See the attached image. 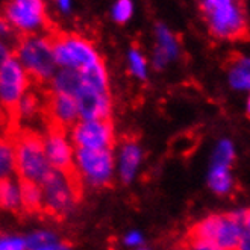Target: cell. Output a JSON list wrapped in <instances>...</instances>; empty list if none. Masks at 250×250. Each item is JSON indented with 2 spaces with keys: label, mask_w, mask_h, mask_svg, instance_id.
<instances>
[{
  "label": "cell",
  "mask_w": 250,
  "mask_h": 250,
  "mask_svg": "<svg viewBox=\"0 0 250 250\" xmlns=\"http://www.w3.org/2000/svg\"><path fill=\"white\" fill-rule=\"evenodd\" d=\"M200 12L214 37L229 41L250 40V24L243 2L208 0L200 3Z\"/></svg>",
  "instance_id": "1"
},
{
  "label": "cell",
  "mask_w": 250,
  "mask_h": 250,
  "mask_svg": "<svg viewBox=\"0 0 250 250\" xmlns=\"http://www.w3.org/2000/svg\"><path fill=\"white\" fill-rule=\"evenodd\" d=\"M8 135H11L14 141L16 173L19 179H27L41 185L44 179L53 171L46 156L44 138L38 132L23 127Z\"/></svg>",
  "instance_id": "2"
},
{
  "label": "cell",
  "mask_w": 250,
  "mask_h": 250,
  "mask_svg": "<svg viewBox=\"0 0 250 250\" xmlns=\"http://www.w3.org/2000/svg\"><path fill=\"white\" fill-rule=\"evenodd\" d=\"M12 56L20 62L31 81L49 83L55 76V58L47 35H20L12 49Z\"/></svg>",
  "instance_id": "3"
},
{
  "label": "cell",
  "mask_w": 250,
  "mask_h": 250,
  "mask_svg": "<svg viewBox=\"0 0 250 250\" xmlns=\"http://www.w3.org/2000/svg\"><path fill=\"white\" fill-rule=\"evenodd\" d=\"M47 38L50 41L56 65L82 71L102 60L93 44L78 34L53 29L47 34Z\"/></svg>",
  "instance_id": "4"
},
{
  "label": "cell",
  "mask_w": 250,
  "mask_h": 250,
  "mask_svg": "<svg viewBox=\"0 0 250 250\" xmlns=\"http://www.w3.org/2000/svg\"><path fill=\"white\" fill-rule=\"evenodd\" d=\"M5 17L20 35H37V29L53 31L47 8L40 0H16L5 6Z\"/></svg>",
  "instance_id": "5"
},
{
  "label": "cell",
  "mask_w": 250,
  "mask_h": 250,
  "mask_svg": "<svg viewBox=\"0 0 250 250\" xmlns=\"http://www.w3.org/2000/svg\"><path fill=\"white\" fill-rule=\"evenodd\" d=\"M31 79L14 56L0 65V108L11 119L16 112L20 99L27 91Z\"/></svg>",
  "instance_id": "6"
},
{
  "label": "cell",
  "mask_w": 250,
  "mask_h": 250,
  "mask_svg": "<svg viewBox=\"0 0 250 250\" xmlns=\"http://www.w3.org/2000/svg\"><path fill=\"white\" fill-rule=\"evenodd\" d=\"M40 187L42 191V214H47L56 222H62L73 207L79 203L65 178L55 170Z\"/></svg>",
  "instance_id": "7"
},
{
  "label": "cell",
  "mask_w": 250,
  "mask_h": 250,
  "mask_svg": "<svg viewBox=\"0 0 250 250\" xmlns=\"http://www.w3.org/2000/svg\"><path fill=\"white\" fill-rule=\"evenodd\" d=\"M70 138L75 149L112 150L115 144L114 123L106 120H82L70 129Z\"/></svg>",
  "instance_id": "8"
},
{
  "label": "cell",
  "mask_w": 250,
  "mask_h": 250,
  "mask_svg": "<svg viewBox=\"0 0 250 250\" xmlns=\"http://www.w3.org/2000/svg\"><path fill=\"white\" fill-rule=\"evenodd\" d=\"M76 163L81 176L94 187H108L112 179V150L76 149Z\"/></svg>",
  "instance_id": "9"
},
{
  "label": "cell",
  "mask_w": 250,
  "mask_h": 250,
  "mask_svg": "<svg viewBox=\"0 0 250 250\" xmlns=\"http://www.w3.org/2000/svg\"><path fill=\"white\" fill-rule=\"evenodd\" d=\"M41 112L46 119L47 126H56L65 130L75 126L79 117L75 97L55 93L52 90L44 93Z\"/></svg>",
  "instance_id": "10"
},
{
  "label": "cell",
  "mask_w": 250,
  "mask_h": 250,
  "mask_svg": "<svg viewBox=\"0 0 250 250\" xmlns=\"http://www.w3.org/2000/svg\"><path fill=\"white\" fill-rule=\"evenodd\" d=\"M78 114L82 120H106L111 119V97L109 93H102L94 88L82 85L75 94Z\"/></svg>",
  "instance_id": "11"
},
{
  "label": "cell",
  "mask_w": 250,
  "mask_h": 250,
  "mask_svg": "<svg viewBox=\"0 0 250 250\" xmlns=\"http://www.w3.org/2000/svg\"><path fill=\"white\" fill-rule=\"evenodd\" d=\"M19 194H20V212L27 215L42 214V191L40 184L19 179Z\"/></svg>",
  "instance_id": "12"
},
{
  "label": "cell",
  "mask_w": 250,
  "mask_h": 250,
  "mask_svg": "<svg viewBox=\"0 0 250 250\" xmlns=\"http://www.w3.org/2000/svg\"><path fill=\"white\" fill-rule=\"evenodd\" d=\"M50 83H52V91L75 97V94L83 85V81H82V76L78 70L62 68L58 73H55V76L50 81Z\"/></svg>",
  "instance_id": "13"
},
{
  "label": "cell",
  "mask_w": 250,
  "mask_h": 250,
  "mask_svg": "<svg viewBox=\"0 0 250 250\" xmlns=\"http://www.w3.org/2000/svg\"><path fill=\"white\" fill-rule=\"evenodd\" d=\"M220 225H222V215H209L207 218H203L188 230L185 241H208V243H214Z\"/></svg>",
  "instance_id": "14"
},
{
  "label": "cell",
  "mask_w": 250,
  "mask_h": 250,
  "mask_svg": "<svg viewBox=\"0 0 250 250\" xmlns=\"http://www.w3.org/2000/svg\"><path fill=\"white\" fill-rule=\"evenodd\" d=\"M140 163V147L134 140L125 141L122 156H120V176L123 182H130L134 179V174L137 171Z\"/></svg>",
  "instance_id": "15"
},
{
  "label": "cell",
  "mask_w": 250,
  "mask_h": 250,
  "mask_svg": "<svg viewBox=\"0 0 250 250\" xmlns=\"http://www.w3.org/2000/svg\"><path fill=\"white\" fill-rule=\"evenodd\" d=\"M81 73L82 81L85 85L94 88L97 91L102 93H109V82H108V73L104 60H100L99 62L93 64L91 67H88Z\"/></svg>",
  "instance_id": "16"
},
{
  "label": "cell",
  "mask_w": 250,
  "mask_h": 250,
  "mask_svg": "<svg viewBox=\"0 0 250 250\" xmlns=\"http://www.w3.org/2000/svg\"><path fill=\"white\" fill-rule=\"evenodd\" d=\"M229 81L237 90H250V58L237 56L229 64Z\"/></svg>",
  "instance_id": "17"
},
{
  "label": "cell",
  "mask_w": 250,
  "mask_h": 250,
  "mask_svg": "<svg viewBox=\"0 0 250 250\" xmlns=\"http://www.w3.org/2000/svg\"><path fill=\"white\" fill-rule=\"evenodd\" d=\"M0 209L9 212H20V194L19 187L9 178H0Z\"/></svg>",
  "instance_id": "18"
},
{
  "label": "cell",
  "mask_w": 250,
  "mask_h": 250,
  "mask_svg": "<svg viewBox=\"0 0 250 250\" xmlns=\"http://www.w3.org/2000/svg\"><path fill=\"white\" fill-rule=\"evenodd\" d=\"M16 171V155H14V141L8 134L0 135V178H9Z\"/></svg>",
  "instance_id": "19"
},
{
  "label": "cell",
  "mask_w": 250,
  "mask_h": 250,
  "mask_svg": "<svg viewBox=\"0 0 250 250\" xmlns=\"http://www.w3.org/2000/svg\"><path fill=\"white\" fill-rule=\"evenodd\" d=\"M209 185L217 194H225L230 189L232 179L228 170L225 168H211L209 173Z\"/></svg>",
  "instance_id": "20"
},
{
  "label": "cell",
  "mask_w": 250,
  "mask_h": 250,
  "mask_svg": "<svg viewBox=\"0 0 250 250\" xmlns=\"http://www.w3.org/2000/svg\"><path fill=\"white\" fill-rule=\"evenodd\" d=\"M233 147L232 143L228 140H223L218 144L215 155H214V161H212V168H225L228 170L232 159H233Z\"/></svg>",
  "instance_id": "21"
},
{
  "label": "cell",
  "mask_w": 250,
  "mask_h": 250,
  "mask_svg": "<svg viewBox=\"0 0 250 250\" xmlns=\"http://www.w3.org/2000/svg\"><path fill=\"white\" fill-rule=\"evenodd\" d=\"M156 34H158V41H159L158 49L161 52H164L168 58L176 56V53H178V46H176V41L168 29L164 24H158Z\"/></svg>",
  "instance_id": "22"
},
{
  "label": "cell",
  "mask_w": 250,
  "mask_h": 250,
  "mask_svg": "<svg viewBox=\"0 0 250 250\" xmlns=\"http://www.w3.org/2000/svg\"><path fill=\"white\" fill-rule=\"evenodd\" d=\"M52 243H56L55 235H52L49 232H38V233L31 235V237L26 240V247L29 250H35V249H40L44 246H49Z\"/></svg>",
  "instance_id": "23"
},
{
  "label": "cell",
  "mask_w": 250,
  "mask_h": 250,
  "mask_svg": "<svg viewBox=\"0 0 250 250\" xmlns=\"http://www.w3.org/2000/svg\"><path fill=\"white\" fill-rule=\"evenodd\" d=\"M129 60H130L132 73H134L135 76H138L140 79H144L146 78V60H144V56L137 49H132Z\"/></svg>",
  "instance_id": "24"
},
{
  "label": "cell",
  "mask_w": 250,
  "mask_h": 250,
  "mask_svg": "<svg viewBox=\"0 0 250 250\" xmlns=\"http://www.w3.org/2000/svg\"><path fill=\"white\" fill-rule=\"evenodd\" d=\"M112 16L117 23H126L132 16V3L127 2V0H122L114 6Z\"/></svg>",
  "instance_id": "25"
},
{
  "label": "cell",
  "mask_w": 250,
  "mask_h": 250,
  "mask_svg": "<svg viewBox=\"0 0 250 250\" xmlns=\"http://www.w3.org/2000/svg\"><path fill=\"white\" fill-rule=\"evenodd\" d=\"M26 241L19 237H0V250H26Z\"/></svg>",
  "instance_id": "26"
},
{
  "label": "cell",
  "mask_w": 250,
  "mask_h": 250,
  "mask_svg": "<svg viewBox=\"0 0 250 250\" xmlns=\"http://www.w3.org/2000/svg\"><path fill=\"white\" fill-rule=\"evenodd\" d=\"M182 250H220L214 243L208 241H184Z\"/></svg>",
  "instance_id": "27"
},
{
  "label": "cell",
  "mask_w": 250,
  "mask_h": 250,
  "mask_svg": "<svg viewBox=\"0 0 250 250\" xmlns=\"http://www.w3.org/2000/svg\"><path fill=\"white\" fill-rule=\"evenodd\" d=\"M71 243L68 241H62V243H52L49 246H44V247H40V249H35V250H71Z\"/></svg>",
  "instance_id": "28"
},
{
  "label": "cell",
  "mask_w": 250,
  "mask_h": 250,
  "mask_svg": "<svg viewBox=\"0 0 250 250\" xmlns=\"http://www.w3.org/2000/svg\"><path fill=\"white\" fill-rule=\"evenodd\" d=\"M238 250H250V230H243V235L238 243Z\"/></svg>",
  "instance_id": "29"
},
{
  "label": "cell",
  "mask_w": 250,
  "mask_h": 250,
  "mask_svg": "<svg viewBox=\"0 0 250 250\" xmlns=\"http://www.w3.org/2000/svg\"><path fill=\"white\" fill-rule=\"evenodd\" d=\"M141 241H143L141 235H140V233H137V232H134V233H129L127 237L125 238V243H126V244H129V246H135V244H140Z\"/></svg>",
  "instance_id": "30"
},
{
  "label": "cell",
  "mask_w": 250,
  "mask_h": 250,
  "mask_svg": "<svg viewBox=\"0 0 250 250\" xmlns=\"http://www.w3.org/2000/svg\"><path fill=\"white\" fill-rule=\"evenodd\" d=\"M243 225L247 228V230H250V209L243 212Z\"/></svg>",
  "instance_id": "31"
},
{
  "label": "cell",
  "mask_w": 250,
  "mask_h": 250,
  "mask_svg": "<svg viewBox=\"0 0 250 250\" xmlns=\"http://www.w3.org/2000/svg\"><path fill=\"white\" fill-rule=\"evenodd\" d=\"M8 123V119H6V114H5V111L0 108V126H3V125H6Z\"/></svg>",
  "instance_id": "32"
},
{
  "label": "cell",
  "mask_w": 250,
  "mask_h": 250,
  "mask_svg": "<svg viewBox=\"0 0 250 250\" xmlns=\"http://www.w3.org/2000/svg\"><path fill=\"white\" fill-rule=\"evenodd\" d=\"M58 5H60V8H62V11H68V6H70L68 2H60Z\"/></svg>",
  "instance_id": "33"
},
{
  "label": "cell",
  "mask_w": 250,
  "mask_h": 250,
  "mask_svg": "<svg viewBox=\"0 0 250 250\" xmlns=\"http://www.w3.org/2000/svg\"><path fill=\"white\" fill-rule=\"evenodd\" d=\"M247 114L250 117V97H249V105H247Z\"/></svg>",
  "instance_id": "34"
},
{
  "label": "cell",
  "mask_w": 250,
  "mask_h": 250,
  "mask_svg": "<svg viewBox=\"0 0 250 250\" xmlns=\"http://www.w3.org/2000/svg\"><path fill=\"white\" fill-rule=\"evenodd\" d=\"M140 250H149V249H140Z\"/></svg>",
  "instance_id": "35"
},
{
  "label": "cell",
  "mask_w": 250,
  "mask_h": 250,
  "mask_svg": "<svg viewBox=\"0 0 250 250\" xmlns=\"http://www.w3.org/2000/svg\"><path fill=\"white\" fill-rule=\"evenodd\" d=\"M0 42H2V41H0ZM3 44H5V42H3Z\"/></svg>",
  "instance_id": "36"
}]
</instances>
